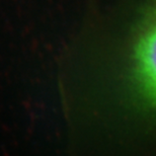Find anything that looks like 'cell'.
Instances as JSON below:
<instances>
[{
  "mask_svg": "<svg viewBox=\"0 0 156 156\" xmlns=\"http://www.w3.org/2000/svg\"><path fill=\"white\" fill-rule=\"evenodd\" d=\"M128 71L134 104L156 124V0H148L134 29Z\"/></svg>",
  "mask_w": 156,
  "mask_h": 156,
  "instance_id": "obj_1",
  "label": "cell"
}]
</instances>
